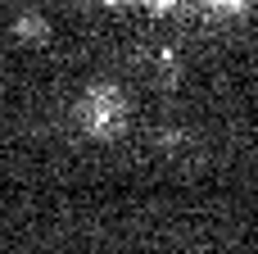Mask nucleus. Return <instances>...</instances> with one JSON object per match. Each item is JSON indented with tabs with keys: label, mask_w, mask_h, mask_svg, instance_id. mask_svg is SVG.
<instances>
[{
	"label": "nucleus",
	"mask_w": 258,
	"mask_h": 254,
	"mask_svg": "<svg viewBox=\"0 0 258 254\" xmlns=\"http://www.w3.org/2000/svg\"><path fill=\"white\" fill-rule=\"evenodd\" d=\"M82 123H86L95 136H113V132L127 123V100H122L113 86H95V91L82 100Z\"/></svg>",
	"instance_id": "nucleus-1"
},
{
	"label": "nucleus",
	"mask_w": 258,
	"mask_h": 254,
	"mask_svg": "<svg viewBox=\"0 0 258 254\" xmlns=\"http://www.w3.org/2000/svg\"><path fill=\"white\" fill-rule=\"evenodd\" d=\"M45 32H50L45 18H36V14H23V18H18V36H23V41H45Z\"/></svg>",
	"instance_id": "nucleus-2"
},
{
	"label": "nucleus",
	"mask_w": 258,
	"mask_h": 254,
	"mask_svg": "<svg viewBox=\"0 0 258 254\" xmlns=\"http://www.w3.org/2000/svg\"><path fill=\"white\" fill-rule=\"evenodd\" d=\"M150 5H154V9H172L177 0H150Z\"/></svg>",
	"instance_id": "nucleus-3"
}]
</instances>
